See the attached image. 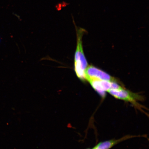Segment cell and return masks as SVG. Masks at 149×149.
I'll return each instance as SVG.
<instances>
[{
  "label": "cell",
  "instance_id": "obj_1",
  "mask_svg": "<svg viewBox=\"0 0 149 149\" xmlns=\"http://www.w3.org/2000/svg\"><path fill=\"white\" fill-rule=\"evenodd\" d=\"M76 29L77 45L74 56V70L77 77L81 81L85 82V71L88 64L84 53L82 38L86 30L81 27H76Z\"/></svg>",
  "mask_w": 149,
  "mask_h": 149
},
{
  "label": "cell",
  "instance_id": "obj_2",
  "mask_svg": "<svg viewBox=\"0 0 149 149\" xmlns=\"http://www.w3.org/2000/svg\"><path fill=\"white\" fill-rule=\"evenodd\" d=\"M107 92L117 99L130 102L136 106L139 105L138 102L142 101L144 99L140 95L128 90L124 87L117 89H109Z\"/></svg>",
  "mask_w": 149,
  "mask_h": 149
},
{
  "label": "cell",
  "instance_id": "obj_3",
  "mask_svg": "<svg viewBox=\"0 0 149 149\" xmlns=\"http://www.w3.org/2000/svg\"><path fill=\"white\" fill-rule=\"evenodd\" d=\"M88 82L94 90L102 98L105 97L106 92L109 89H117L123 87L116 82L104 80H93Z\"/></svg>",
  "mask_w": 149,
  "mask_h": 149
},
{
  "label": "cell",
  "instance_id": "obj_4",
  "mask_svg": "<svg viewBox=\"0 0 149 149\" xmlns=\"http://www.w3.org/2000/svg\"><path fill=\"white\" fill-rule=\"evenodd\" d=\"M86 80H98L116 82L119 83L118 80L101 70L94 66H89L85 71Z\"/></svg>",
  "mask_w": 149,
  "mask_h": 149
},
{
  "label": "cell",
  "instance_id": "obj_5",
  "mask_svg": "<svg viewBox=\"0 0 149 149\" xmlns=\"http://www.w3.org/2000/svg\"><path fill=\"white\" fill-rule=\"evenodd\" d=\"M139 136L133 135H126L120 139H112L99 143L92 149H110L115 145L119 144L122 141L126 140L132 138L139 137Z\"/></svg>",
  "mask_w": 149,
  "mask_h": 149
},
{
  "label": "cell",
  "instance_id": "obj_6",
  "mask_svg": "<svg viewBox=\"0 0 149 149\" xmlns=\"http://www.w3.org/2000/svg\"><path fill=\"white\" fill-rule=\"evenodd\" d=\"M0 42H1V38H0Z\"/></svg>",
  "mask_w": 149,
  "mask_h": 149
},
{
  "label": "cell",
  "instance_id": "obj_7",
  "mask_svg": "<svg viewBox=\"0 0 149 149\" xmlns=\"http://www.w3.org/2000/svg\"><path fill=\"white\" fill-rule=\"evenodd\" d=\"M89 149V148H88V149Z\"/></svg>",
  "mask_w": 149,
  "mask_h": 149
}]
</instances>
